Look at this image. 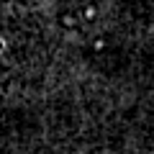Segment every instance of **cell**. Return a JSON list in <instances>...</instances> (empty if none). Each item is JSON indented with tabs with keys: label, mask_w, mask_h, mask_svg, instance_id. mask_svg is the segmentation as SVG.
Instances as JSON below:
<instances>
[{
	"label": "cell",
	"mask_w": 154,
	"mask_h": 154,
	"mask_svg": "<svg viewBox=\"0 0 154 154\" xmlns=\"http://www.w3.org/2000/svg\"><path fill=\"white\" fill-rule=\"evenodd\" d=\"M31 0H0V95L31 38Z\"/></svg>",
	"instance_id": "6da1fadb"
}]
</instances>
